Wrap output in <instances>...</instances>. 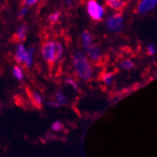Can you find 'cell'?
Segmentation results:
<instances>
[{
	"mask_svg": "<svg viewBox=\"0 0 157 157\" xmlns=\"http://www.w3.org/2000/svg\"><path fill=\"white\" fill-rule=\"evenodd\" d=\"M72 3H73V2L71 1V0H67V5H69V6H71Z\"/></svg>",
	"mask_w": 157,
	"mask_h": 157,
	"instance_id": "25",
	"label": "cell"
},
{
	"mask_svg": "<svg viewBox=\"0 0 157 157\" xmlns=\"http://www.w3.org/2000/svg\"><path fill=\"white\" fill-rule=\"evenodd\" d=\"M66 83L70 85V86H71L73 88V89H75V90H77L78 89V86L74 80L71 79V78H68V79L66 80Z\"/></svg>",
	"mask_w": 157,
	"mask_h": 157,
	"instance_id": "21",
	"label": "cell"
},
{
	"mask_svg": "<svg viewBox=\"0 0 157 157\" xmlns=\"http://www.w3.org/2000/svg\"><path fill=\"white\" fill-rule=\"evenodd\" d=\"M28 96H29L30 99L31 100V102L32 104L36 107V108H41V104H42V98L40 96V95L36 92H32V91H30L28 92Z\"/></svg>",
	"mask_w": 157,
	"mask_h": 157,
	"instance_id": "9",
	"label": "cell"
},
{
	"mask_svg": "<svg viewBox=\"0 0 157 157\" xmlns=\"http://www.w3.org/2000/svg\"><path fill=\"white\" fill-rule=\"evenodd\" d=\"M86 10L91 18L95 21H100L105 15V8L98 0H89Z\"/></svg>",
	"mask_w": 157,
	"mask_h": 157,
	"instance_id": "2",
	"label": "cell"
},
{
	"mask_svg": "<svg viewBox=\"0 0 157 157\" xmlns=\"http://www.w3.org/2000/svg\"><path fill=\"white\" fill-rule=\"evenodd\" d=\"M33 54H34V48H31L28 51V56H27V59L25 62L24 66L26 67H30L32 64L33 61Z\"/></svg>",
	"mask_w": 157,
	"mask_h": 157,
	"instance_id": "13",
	"label": "cell"
},
{
	"mask_svg": "<svg viewBox=\"0 0 157 157\" xmlns=\"http://www.w3.org/2000/svg\"><path fill=\"white\" fill-rule=\"evenodd\" d=\"M63 128V124L59 121H55L51 126V129L54 131H60Z\"/></svg>",
	"mask_w": 157,
	"mask_h": 157,
	"instance_id": "19",
	"label": "cell"
},
{
	"mask_svg": "<svg viewBox=\"0 0 157 157\" xmlns=\"http://www.w3.org/2000/svg\"><path fill=\"white\" fill-rule=\"evenodd\" d=\"M39 0H25L24 1V4L25 6H34V4H36V3L38 2Z\"/></svg>",
	"mask_w": 157,
	"mask_h": 157,
	"instance_id": "23",
	"label": "cell"
},
{
	"mask_svg": "<svg viewBox=\"0 0 157 157\" xmlns=\"http://www.w3.org/2000/svg\"><path fill=\"white\" fill-rule=\"evenodd\" d=\"M86 53H87L88 56L90 58L92 61L95 63H98L101 58V52L100 48L95 44H92L90 46L85 48Z\"/></svg>",
	"mask_w": 157,
	"mask_h": 157,
	"instance_id": "5",
	"label": "cell"
},
{
	"mask_svg": "<svg viewBox=\"0 0 157 157\" xmlns=\"http://www.w3.org/2000/svg\"><path fill=\"white\" fill-rule=\"evenodd\" d=\"M108 7L116 12H120L124 8L125 2L124 0H113L107 4Z\"/></svg>",
	"mask_w": 157,
	"mask_h": 157,
	"instance_id": "10",
	"label": "cell"
},
{
	"mask_svg": "<svg viewBox=\"0 0 157 157\" xmlns=\"http://www.w3.org/2000/svg\"><path fill=\"white\" fill-rule=\"evenodd\" d=\"M157 0H142L139 3L137 11L140 15H145L156 6Z\"/></svg>",
	"mask_w": 157,
	"mask_h": 157,
	"instance_id": "4",
	"label": "cell"
},
{
	"mask_svg": "<svg viewBox=\"0 0 157 157\" xmlns=\"http://www.w3.org/2000/svg\"><path fill=\"white\" fill-rule=\"evenodd\" d=\"M155 52H156V48H155L154 45L150 44L148 47V48H147V54L150 55V56H152V55L154 54Z\"/></svg>",
	"mask_w": 157,
	"mask_h": 157,
	"instance_id": "22",
	"label": "cell"
},
{
	"mask_svg": "<svg viewBox=\"0 0 157 157\" xmlns=\"http://www.w3.org/2000/svg\"><path fill=\"white\" fill-rule=\"evenodd\" d=\"M94 37L90 32L88 31H85L82 34V42L84 45V48L90 46L91 44H93Z\"/></svg>",
	"mask_w": 157,
	"mask_h": 157,
	"instance_id": "12",
	"label": "cell"
},
{
	"mask_svg": "<svg viewBox=\"0 0 157 157\" xmlns=\"http://www.w3.org/2000/svg\"><path fill=\"white\" fill-rule=\"evenodd\" d=\"M59 16H60V13L59 12H54V13L51 14L49 16V20L51 23H56L59 21Z\"/></svg>",
	"mask_w": 157,
	"mask_h": 157,
	"instance_id": "18",
	"label": "cell"
},
{
	"mask_svg": "<svg viewBox=\"0 0 157 157\" xmlns=\"http://www.w3.org/2000/svg\"><path fill=\"white\" fill-rule=\"evenodd\" d=\"M107 25L114 32H121L123 29V17L121 14L117 12L110 16L107 20Z\"/></svg>",
	"mask_w": 157,
	"mask_h": 157,
	"instance_id": "3",
	"label": "cell"
},
{
	"mask_svg": "<svg viewBox=\"0 0 157 157\" xmlns=\"http://www.w3.org/2000/svg\"><path fill=\"white\" fill-rule=\"evenodd\" d=\"M113 78H114V75L112 73H105L102 76V80L105 84H111L112 82Z\"/></svg>",
	"mask_w": 157,
	"mask_h": 157,
	"instance_id": "17",
	"label": "cell"
},
{
	"mask_svg": "<svg viewBox=\"0 0 157 157\" xmlns=\"http://www.w3.org/2000/svg\"><path fill=\"white\" fill-rule=\"evenodd\" d=\"M27 25H22L18 30L17 31L16 34L14 36L15 39H16L18 41H23L25 40L26 37V32H27Z\"/></svg>",
	"mask_w": 157,
	"mask_h": 157,
	"instance_id": "11",
	"label": "cell"
},
{
	"mask_svg": "<svg viewBox=\"0 0 157 157\" xmlns=\"http://www.w3.org/2000/svg\"><path fill=\"white\" fill-rule=\"evenodd\" d=\"M102 1H104L105 2H106L107 4H108V2H111V1H113V0H102Z\"/></svg>",
	"mask_w": 157,
	"mask_h": 157,
	"instance_id": "26",
	"label": "cell"
},
{
	"mask_svg": "<svg viewBox=\"0 0 157 157\" xmlns=\"http://www.w3.org/2000/svg\"><path fill=\"white\" fill-rule=\"evenodd\" d=\"M28 12V8L25 6L24 7H22L21 9H20L19 14H18V17H19L20 18H23V17H25L27 15Z\"/></svg>",
	"mask_w": 157,
	"mask_h": 157,
	"instance_id": "20",
	"label": "cell"
},
{
	"mask_svg": "<svg viewBox=\"0 0 157 157\" xmlns=\"http://www.w3.org/2000/svg\"><path fill=\"white\" fill-rule=\"evenodd\" d=\"M53 44V41L47 42L42 47V56H43V58L44 59V60L49 64H51V56Z\"/></svg>",
	"mask_w": 157,
	"mask_h": 157,
	"instance_id": "8",
	"label": "cell"
},
{
	"mask_svg": "<svg viewBox=\"0 0 157 157\" xmlns=\"http://www.w3.org/2000/svg\"><path fill=\"white\" fill-rule=\"evenodd\" d=\"M49 105L52 107H59L61 106V105H59V103H57L56 101H52V102H50Z\"/></svg>",
	"mask_w": 157,
	"mask_h": 157,
	"instance_id": "24",
	"label": "cell"
},
{
	"mask_svg": "<svg viewBox=\"0 0 157 157\" xmlns=\"http://www.w3.org/2000/svg\"><path fill=\"white\" fill-rule=\"evenodd\" d=\"M63 51V47L59 42L53 41L52 51H51V64H53L54 62H56L61 58Z\"/></svg>",
	"mask_w": 157,
	"mask_h": 157,
	"instance_id": "6",
	"label": "cell"
},
{
	"mask_svg": "<svg viewBox=\"0 0 157 157\" xmlns=\"http://www.w3.org/2000/svg\"><path fill=\"white\" fill-rule=\"evenodd\" d=\"M13 74L15 76V77L18 80H22L23 77H24V75H23L22 70L20 67L18 66H15L13 68Z\"/></svg>",
	"mask_w": 157,
	"mask_h": 157,
	"instance_id": "16",
	"label": "cell"
},
{
	"mask_svg": "<svg viewBox=\"0 0 157 157\" xmlns=\"http://www.w3.org/2000/svg\"><path fill=\"white\" fill-rule=\"evenodd\" d=\"M73 65L75 70L80 78L88 79L92 75V67L90 61L81 51H78L73 56Z\"/></svg>",
	"mask_w": 157,
	"mask_h": 157,
	"instance_id": "1",
	"label": "cell"
},
{
	"mask_svg": "<svg viewBox=\"0 0 157 157\" xmlns=\"http://www.w3.org/2000/svg\"><path fill=\"white\" fill-rule=\"evenodd\" d=\"M27 56H28V51H26L25 48H24L22 44H20L18 46V49L16 51V53L15 56V59L18 63L23 64L24 65Z\"/></svg>",
	"mask_w": 157,
	"mask_h": 157,
	"instance_id": "7",
	"label": "cell"
},
{
	"mask_svg": "<svg viewBox=\"0 0 157 157\" xmlns=\"http://www.w3.org/2000/svg\"><path fill=\"white\" fill-rule=\"evenodd\" d=\"M55 98H56L57 103H59V105H63L66 104L67 101V98L66 97V95H64L63 93H62L61 92H57L56 93V95H55Z\"/></svg>",
	"mask_w": 157,
	"mask_h": 157,
	"instance_id": "14",
	"label": "cell"
},
{
	"mask_svg": "<svg viewBox=\"0 0 157 157\" xmlns=\"http://www.w3.org/2000/svg\"><path fill=\"white\" fill-rule=\"evenodd\" d=\"M121 67L124 69V70H130L134 67V63L132 62L131 59H124L121 63Z\"/></svg>",
	"mask_w": 157,
	"mask_h": 157,
	"instance_id": "15",
	"label": "cell"
}]
</instances>
